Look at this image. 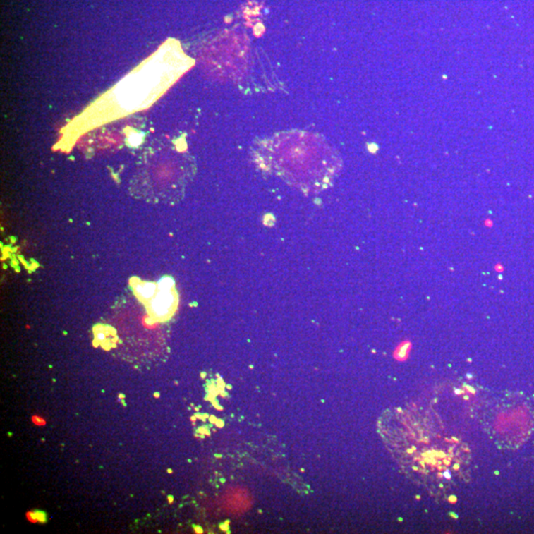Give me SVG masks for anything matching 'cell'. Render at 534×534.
I'll list each match as a JSON object with an SVG mask.
<instances>
[{
    "instance_id": "277c9868",
    "label": "cell",
    "mask_w": 534,
    "mask_h": 534,
    "mask_svg": "<svg viewBox=\"0 0 534 534\" xmlns=\"http://www.w3.org/2000/svg\"><path fill=\"white\" fill-rule=\"evenodd\" d=\"M97 339H99V341H103V339H105V334L102 333H99L97 334Z\"/></svg>"
},
{
    "instance_id": "7a4b0ae2",
    "label": "cell",
    "mask_w": 534,
    "mask_h": 534,
    "mask_svg": "<svg viewBox=\"0 0 534 534\" xmlns=\"http://www.w3.org/2000/svg\"><path fill=\"white\" fill-rule=\"evenodd\" d=\"M176 295L174 288L171 289H159L156 298L152 303V316L157 320H166L174 314L176 307Z\"/></svg>"
},
{
    "instance_id": "6da1fadb",
    "label": "cell",
    "mask_w": 534,
    "mask_h": 534,
    "mask_svg": "<svg viewBox=\"0 0 534 534\" xmlns=\"http://www.w3.org/2000/svg\"><path fill=\"white\" fill-rule=\"evenodd\" d=\"M255 157L262 169L304 192L323 190L339 166L324 140L305 132H288L260 142Z\"/></svg>"
},
{
    "instance_id": "3957f363",
    "label": "cell",
    "mask_w": 534,
    "mask_h": 534,
    "mask_svg": "<svg viewBox=\"0 0 534 534\" xmlns=\"http://www.w3.org/2000/svg\"><path fill=\"white\" fill-rule=\"evenodd\" d=\"M138 292H139L140 296L142 299H150L154 295L156 292V286L152 283H147V284L139 285L138 286Z\"/></svg>"
}]
</instances>
